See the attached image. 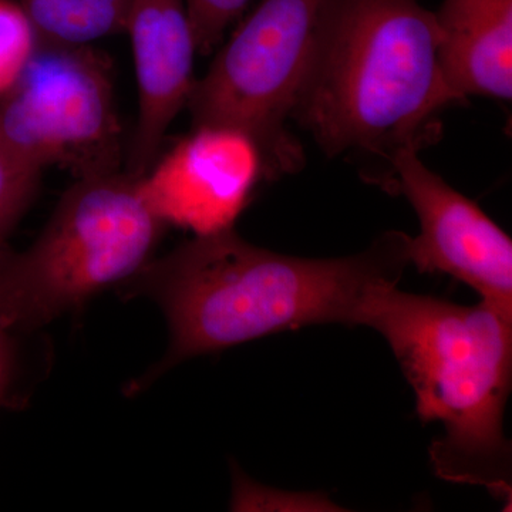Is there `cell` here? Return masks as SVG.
Segmentation results:
<instances>
[{
  "instance_id": "cell-1",
  "label": "cell",
  "mask_w": 512,
  "mask_h": 512,
  "mask_svg": "<svg viewBox=\"0 0 512 512\" xmlns=\"http://www.w3.org/2000/svg\"><path fill=\"white\" fill-rule=\"evenodd\" d=\"M409 237L386 232L360 254L302 258L256 247L232 228L148 261L134 289L160 303L171 332L157 373L285 330L365 326L377 296L410 265Z\"/></svg>"
},
{
  "instance_id": "cell-2",
  "label": "cell",
  "mask_w": 512,
  "mask_h": 512,
  "mask_svg": "<svg viewBox=\"0 0 512 512\" xmlns=\"http://www.w3.org/2000/svg\"><path fill=\"white\" fill-rule=\"evenodd\" d=\"M460 103L434 12L419 0H332L293 121L325 156L356 158L392 187L394 158L439 140L441 114Z\"/></svg>"
},
{
  "instance_id": "cell-3",
  "label": "cell",
  "mask_w": 512,
  "mask_h": 512,
  "mask_svg": "<svg viewBox=\"0 0 512 512\" xmlns=\"http://www.w3.org/2000/svg\"><path fill=\"white\" fill-rule=\"evenodd\" d=\"M389 343L424 423L444 433L430 447L437 476L478 485L511 503L512 450L504 433L512 386V312L457 305L397 286L377 296L366 325Z\"/></svg>"
},
{
  "instance_id": "cell-4",
  "label": "cell",
  "mask_w": 512,
  "mask_h": 512,
  "mask_svg": "<svg viewBox=\"0 0 512 512\" xmlns=\"http://www.w3.org/2000/svg\"><path fill=\"white\" fill-rule=\"evenodd\" d=\"M163 227L137 177L114 171L77 178L28 251L0 249V325L37 328L136 275Z\"/></svg>"
},
{
  "instance_id": "cell-5",
  "label": "cell",
  "mask_w": 512,
  "mask_h": 512,
  "mask_svg": "<svg viewBox=\"0 0 512 512\" xmlns=\"http://www.w3.org/2000/svg\"><path fill=\"white\" fill-rule=\"evenodd\" d=\"M330 2L262 0L195 80L187 103L192 127L247 134L261 151L266 180L305 165L289 123L318 59Z\"/></svg>"
},
{
  "instance_id": "cell-6",
  "label": "cell",
  "mask_w": 512,
  "mask_h": 512,
  "mask_svg": "<svg viewBox=\"0 0 512 512\" xmlns=\"http://www.w3.org/2000/svg\"><path fill=\"white\" fill-rule=\"evenodd\" d=\"M0 144L42 173H114L121 126L109 59L90 45L39 40L18 82L0 97Z\"/></svg>"
},
{
  "instance_id": "cell-7",
  "label": "cell",
  "mask_w": 512,
  "mask_h": 512,
  "mask_svg": "<svg viewBox=\"0 0 512 512\" xmlns=\"http://www.w3.org/2000/svg\"><path fill=\"white\" fill-rule=\"evenodd\" d=\"M392 187L420 221V234L409 237L410 265L421 274L453 276L483 301L512 312V241L503 229L431 171L417 151L394 158Z\"/></svg>"
},
{
  "instance_id": "cell-8",
  "label": "cell",
  "mask_w": 512,
  "mask_h": 512,
  "mask_svg": "<svg viewBox=\"0 0 512 512\" xmlns=\"http://www.w3.org/2000/svg\"><path fill=\"white\" fill-rule=\"evenodd\" d=\"M262 180L264 160L247 134L201 126L157 158L138 190L164 225L205 237L234 228Z\"/></svg>"
},
{
  "instance_id": "cell-9",
  "label": "cell",
  "mask_w": 512,
  "mask_h": 512,
  "mask_svg": "<svg viewBox=\"0 0 512 512\" xmlns=\"http://www.w3.org/2000/svg\"><path fill=\"white\" fill-rule=\"evenodd\" d=\"M126 32L138 90L126 173L140 178L161 156L168 128L190 100L198 50L184 0H133Z\"/></svg>"
},
{
  "instance_id": "cell-10",
  "label": "cell",
  "mask_w": 512,
  "mask_h": 512,
  "mask_svg": "<svg viewBox=\"0 0 512 512\" xmlns=\"http://www.w3.org/2000/svg\"><path fill=\"white\" fill-rule=\"evenodd\" d=\"M448 82L470 96L512 99V0H443L434 12Z\"/></svg>"
},
{
  "instance_id": "cell-11",
  "label": "cell",
  "mask_w": 512,
  "mask_h": 512,
  "mask_svg": "<svg viewBox=\"0 0 512 512\" xmlns=\"http://www.w3.org/2000/svg\"><path fill=\"white\" fill-rule=\"evenodd\" d=\"M43 42L90 45L126 32L133 0H18Z\"/></svg>"
},
{
  "instance_id": "cell-12",
  "label": "cell",
  "mask_w": 512,
  "mask_h": 512,
  "mask_svg": "<svg viewBox=\"0 0 512 512\" xmlns=\"http://www.w3.org/2000/svg\"><path fill=\"white\" fill-rule=\"evenodd\" d=\"M37 43L36 30L19 3L0 0V97L18 82Z\"/></svg>"
},
{
  "instance_id": "cell-13",
  "label": "cell",
  "mask_w": 512,
  "mask_h": 512,
  "mask_svg": "<svg viewBox=\"0 0 512 512\" xmlns=\"http://www.w3.org/2000/svg\"><path fill=\"white\" fill-rule=\"evenodd\" d=\"M40 171L26 167L0 144V249L29 207L37 184Z\"/></svg>"
},
{
  "instance_id": "cell-14",
  "label": "cell",
  "mask_w": 512,
  "mask_h": 512,
  "mask_svg": "<svg viewBox=\"0 0 512 512\" xmlns=\"http://www.w3.org/2000/svg\"><path fill=\"white\" fill-rule=\"evenodd\" d=\"M198 53L207 55L218 46L231 23L251 0H184Z\"/></svg>"
},
{
  "instance_id": "cell-15",
  "label": "cell",
  "mask_w": 512,
  "mask_h": 512,
  "mask_svg": "<svg viewBox=\"0 0 512 512\" xmlns=\"http://www.w3.org/2000/svg\"><path fill=\"white\" fill-rule=\"evenodd\" d=\"M10 363H12V350H10L8 330L0 325V397L8 383Z\"/></svg>"
}]
</instances>
